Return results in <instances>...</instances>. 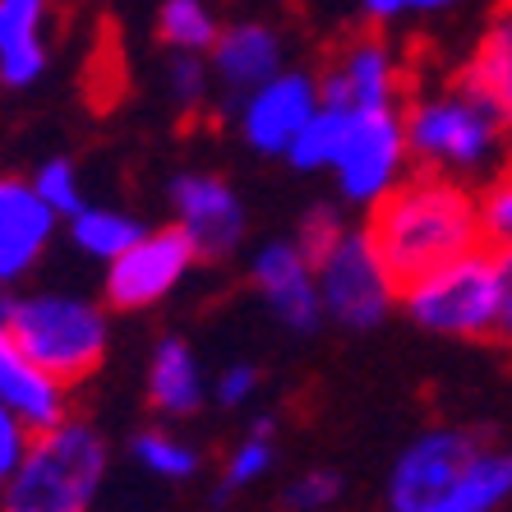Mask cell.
Instances as JSON below:
<instances>
[{
	"label": "cell",
	"instance_id": "1",
	"mask_svg": "<svg viewBox=\"0 0 512 512\" xmlns=\"http://www.w3.org/2000/svg\"><path fill=\"white\" fill-rule=\"evenodd\" d=\"M365 231H370L374 250H379L383 268H388L397 296H402L406 286L420 282L425 273L480 250L476 194L457 176L416 167L374 203Z\"/></svg>",
	"mask_w": 512,
	"mask_h": 512
},
{
	"label": "cell",
	"instance_id": "2",
	"mask_svg": "<svg viewBox=\"0 0 512 512\" xmlns=\"http://www.w3.org/2000/svg\"><path fill=\"white\" fill-rule=\"evenodd\" d=\"M402 130H406V153H411L416 167L443 171V176H457V180L466 171L489 167L494 148L503 139H512L508 120L489 107L476 88H466L453 74H448L443 93L406 102Z\"/></svg>",
	"mask_w": 512,
	"mask_h": 512
},
{
	"label": "cell",
	"instance_id": "3",
	"mask_svg": "<svg viewBox=\"0 0 512 512\" xmlns=\"http://www.w3.org/2000/svg\"><path fill=\"white\" fill-rule=\"evenodd\" d=\"M0 328L60 388L93 379L102 356H107V319H102L97 305L74 296L5 300L0 305Z\"/></svg>",
	"mask_w": 512,
	"mask_h": 512
},
{
	"label": "cell",
	"instance_id": "4",
	"mask_svg": "<svg viewBox=\"0 0 512 512\" xmlns=\"http://www.w3.org/2000/svg\"><path fill=\"white\" fill-rule=\"evenodd\" d=\"M102 439L79 420L33 434L24 462L5 480L0 512H88L102 480Z\"/></svg>",
	"mask_w": 512,
	"mask_h": 512
},
{
	"label": "cell",
	"instance_id": "5",
	"mask_svg": "<svg viewBox=\"0 0 512 512\" xmlns=\"http://www.w3.org/2000/svg\"><path fill=\"white\" fill-rule=\"evenodd\" d=\"M319 102L337 111H402L420 93L411 60H397L379 28H351L323 47Z\"/></svg>",
	"mask_w": 512,
	"mask_h": 512
},
{
	"label": "cell",
	"instance_id": "6",
	"mask_svg": "<svg viewBox=\"0 0 512 512\" xmlns=\"http://www.w3.org/2000/svg\"><path fill=\"white\" fill-rule=\"evenodd\" d=\"M406 314L429 328V333L443 337H476L489 342L494 333V310H499V296H494V259L489 250L462 254V259L443 263L434 273H425L420 282H411L402 291Z\"/></svg>",
	"mask_w": 512,
	"mask_h": 512
},
{
	"label": "cell",
	"instance_id": "7",
	"mask_svg": "<svg viewBox=\"0 0 512 512\" xmlns=\"http://www.w3.org/2000/svg\"><path fill=\"white\" fill-rule=\"evenodd\" d=\"M314 282H319L323 310L346 328H374L388 314L397 286L374 250L370 231H337L328 245L310 259Z\"/></svg>",
	"mask_w": 512,
	"mask_h": 512
},
{
	"label": "cell",
	"instance_id": "8",
	"mask_svg": "<svg viewBox=\"0 0 512 512\" xmlns=\"http://www.w3.org/2000/svg\"><path fill=\"white\" fill-rule=\"evenodd\" d=\"M489 448L471 429H434L420 443H411L402 462L393 466L388 508L393 512H439V503L453 494V485L485 457Z\"/></svg>",
	"mask_w": 512,
	"mask_h": 512
},
{
	"label": "cell",
	"instance_id": "9",
	"mask_svg": "<svg viewBox=\"0 0 512 512\" xmlns=\"http://www.w3.org/2000/svg\"><path fill=\"white\" fill-rule=\"evenodd\" d=\"M194 259H199V254H194L190 236L180 227L143 231L120 259H111V273H107L111 310H143V305H157V300L185 277V268H190Z\"/></svg>",
	"mask_w": 512,
	"mask_h": 512
},
{
	"label": "cell",
	"instance_id": "10",
	"mask_svg": "<svg viewBox=\"0 0 512 512\" xmlns=\"http://www.w3.org/2000/svg\"><path fill=\"white\" fill-rule=\"evenodd\" d=\"M406 162V130L402 111H356L351 134L337 157L342 194L356 203H379L397 185V171Z\"/></svg>",
	"mask_w": 512,
	"mask_h": 512
},
{
	"label": "cell",
	"instance_id": "11",
	"mask_svg": "<svg viewBox=\"0 0 512 512\" xmlns=\"http://www.w3.org/2000/svg\"><path fill=\"white\" fill-rule=\"evenodd\" d=\"M171 203H176L180 231L190 236L199 259H222L240 245L245 236V208L231 194L227 180L217 176H180L171 185Z\"/></svg>",
	"mask_w": 512,
	"mask_h": 512
},
{
	"label": "cell",
	"instance_id": "12",
	"mask_svg": "<svg viewBox=\"0 0 512 512\" xmlns=\"http://www.w3.org/2000/svg\"><path fill=\"white\" fill-rule=\"evenodd\" d=\"M319 107V84L310 74H273L245 102V139L259 153H286Z\"/></svg>",
	"mask_w": 512,
	"mask_h": 512
},
{
	"label": "cell",
	"instance_id": "13",
	"mask_svg": "<svg viewBox=\"0 0 512 512\" xmlns=\"http://www.w3.org/2000/svg\"><path fill=\"white\" fill-rule=\"evenodd\" d=\"M254 286L268 296V305L277 310V319H282L286 328L314 333V323H319V314H323V300H319L314 268L300 245H268V250L254 259Z\"/></svg>",
	"mask_w": 512,
	"mask_h": 512
},
{
	"label": "cell",
	"instance_id": "14",
	"mask_svg": "<svg viewBox=\"0 0 512 512\" xmlns=\"http://www.w3.org/2000/svg\"><path fill=\"white\" fill-rule=\"evenodd\" d=\"M56 213L24 180H0V282L24 277L47 250Z\"/></svg>",
	"mask_w": 512,
	"mask_h": 512
},
{
	"label": "cell",
	"instance_id": "15",
	"mask_svg": "<svg viewBox=\"0 0 512 512\" xmlns=\"http://www.w3.org/2000/svg\"><path fill=\"white\" fill-rule=\"evenodd\" d=\"M0 406H10L33 434L65 425V388L37 370L5 328H0Z\"/></svg>",
	"mask_w": 512,
	"mask_h": 512
},
{
	"label": "cell",
	"instance_id": "16",
	"mask_svg": "<svg viewBox=\"0 0 512 512\" xmlns=\"http://www.w3.org/2000/svg\"><path fill=\"white\" fill-rule=\"evenodd\" d=\"M453 79H462L466 88H476L512 130V0H499L489 10V24L480 33L476 51H471V60H466L462 70H453Z\"/></svg>",
	"mask_w": 512,
	"mask_h": 512
},
{
	"label": "cell",
	"instance_id": "17",
	"mask_svg": "<svg viewBox=\"0 0 512 512\" xmlns=\"http://www.w3.org/2000/svg\"><path fill=\"white\" fill-rule=\"evenodd\" d=\"M277 65H282V42L268 24H236L213 42V70L231 93L263 88L277 74Z\"/></svg>",
	"mask_w": 512,
	"mask_h": 512
},
{
	"label": "cell",
	"instance_id": "18",
	"mask_svg": "<svg viewBox=\"0 0 512 512\" xmlns=\"http://www.w3.org/2000/svg\"><path fill=\"white\" fill-rule=\"evenodd\" d=\"M42 19L47 0H0V79L10 88L33 84L47 65Z\"/></svg>",
	"mask_w": 512,
	"mask_h": 512
},
{
	"label": "cell",
	"instance_id": "19",
	"mask_svg": "<svg viewBox=\"0 0 512 512\" xmlns=\"http://www.w3.org/2000/svg\"><path fill=\"white\" fill-rule=\"evenodd\" d=\"M199 365H194L190 346L167 337V342L157 346L153 356V374H148V397H153L157 411H167V416H190L194 406H199Z\"/></svg>",
	"mask_w": 512,
	"mask_h": 512
},
{
	"label": "cell",
	"instance_id": "20",
	"mask_svg": "<svg viewBox=\"0 0 512 512\" xmlns=\"http://www.w3.org/2000/svg\"><path fill=\"white\" fill-rule=\"evenodd\" d=\"M508 494H512V453H485L453 485V494L439 503V512H494Z\"/></svg>",
	"mask_w": 512,
	"mask_h": 512
},
{
	"label": "cell",
	"instance_id": "21",
	"mask_svg": "<svg viewBox=\"0 0 512 512\" xmlns=\"http://www.w3.org/2000/svg\"><path fill=\"white\" fill-rule=\"evenodd\" d=\"M351 120H356V111H337V107H319L310 116V125L296 134V143L286 148L291 153V162L305 171L314 167H337V157H342V143L346 134H351Z\"/></svg>",
	"mask_w": 512,
	"mask_h": 512
},
{
	"label": "cell",
	"instance_id": "22",
	"mask_svg": "<svg viewBox=\"0 0 512 512\" xmlns=\"http://www.w3.org/2000/svg\"><path fill=\"white\" fill-rule=\"evenodd\" d=\"M139 222L125 213H102V208H84L74 217V245L93 259H120L139 240Z\"/></svg>",
	"mask_w": 512,
	"mask_h": 512
},
{
	"label": "cell",
	"instance_id": "23",
	"mask_svg": "<svg viewBox=\"0 0 512 512\" xmlns=\"http://www.w3.org/2000/svg\"><path fill=\"white\" fill-rule=\"evenodd\" d=\"M157 37L176 51H203L217 42V24L213 14L203 10V0H167L162 14H157Z\"/></svg>",
	"mask_w": 512,
	"mask_h": 512
},
{
	"label": "cell",
	"instance_id": "24",
	"mask_svg": "<svg viewBox=\"0 0 512 512\" xmlns=\"http://www.w3.org/2000/svg\"><path fill=\"white\" fill-rule=\"evenodd\" d=\"M476 213H480V245L485 250L512 245V162H503L499 176L476 194Z\"/></svg>",
	"mask_w": 512,
	"mask_h": 512
},
{
	"label": "cell",
	"instance_id": "25",
	"mask_svg": "<svg viewBox=\"0 0 512 512\" xmlns=\"http://www.w3.org/2000/svg\"><path fill=\"white\" fill-rule=\"evenodd\" d=\"M134 457H139L148 471H157V476H167V480H185L194 466H199V457H194L180 439L162 434V429L139 434V439H134Z\"/></svg>",
	"mask_w": 512,
	"mask_h": 512
},
{
	"label": "cell",
	"instance_id": "26",
	"mask_svg": "<svg viewBox=\"0 0 512 512\" xmlns=\"http://www.w3.org/2000/svg\"><path fill=\"white\" fill-rule=\"evenodd\" d=\"M33 190L42 194V203H47L56 217H79L84 213V194H79V176H74L70 162H47V167L37 171Z\"/></svg>",
	"mask_w": 512,
	"mask_h": 512
},
{
	"label": "cell",
	"instance_id": "27",
	"mask_svg": "<svg viewBox=\"0 0 512 512\" xmlns=\"http://www.w3.org/2000/svg\"><path fill=\"white\" fill-rule=\"evenodd\" d=\"M273 420H259V425L250 429V439L236 448V457H231L227 466V485H250V480H259L263 471H268V462H273Z\"/></svg>",
	"mask_w": 512,
	"mask_h": 512
},
{
	"label": "cell",
	"instance_id": "28",
	"mask_svg": "<svg viewBox=\"0 0 512 512\" xmlns=\"http://www.w3.org/2000/svg\"><path fill=\"white\" fill-rule=\"evenodd\" d=\"M494 259V296H499V310H494V333L489 342H499L512 351V245L503 250H489Z\"/></svg>",
	"mask_w": 512,
	"mask_h": 512
},
{
	"label": "cell",
	"instance_id": "29",
	"mask_svg": "<svg viewBox=\"0 0 512 512\" xmlns=\"http://www.w3.org/2000/svg\"><path fill=\"white\" fill-rule=\"evenodd\" d=\"M28 443H33V429L14 416L10 406H0V480H10L14 471H19Z\"/></svg>",
	"mask_w": 512,
	"mask_h": 512
},
{
	"label": "cell",
	"instance_id": "30",
	"mask_svg": "<svg viewBox=\"0 0 512 512\" xmlns=\"http://www.w3.org/2000/svg\"><path fill=\"white\" fill-rule=\"evenodd\" d=\"M337 489H342V480H337V476L314 471V476L296 480V489L286 494V503H291V508H300V512H319V508H328V503L337 499Z\"/></svg>",
	"mask_w": 512,
	"mask_h": 512
},
{
	"label": "cell",
	"instance_id": "31",
	"mask_svg": "<svg viewBox=\"0 0 512 512\" xmlns=\"http://www.w3.org/2000/svg\"><path fill=\"white\" fill-rule=\"evenodd\" d=\"M171 93H176V102L185 111L199 107V97H203V65L194 56H176V60H171Z\"/></svg>",
	"mask_w": 512,
	"mask_h": 512
},
{
	"label": "cell",
	"instance_id": "32",
	"mask_svg": "<svg viewBox=\"0 0 512 512\" xmlns=\"http://www.w3.org/2000/svg\"><path fill=\"white\" fill-rule=\"evenodd\" d=\"M254 383H259V370H250V365H236V370L222 374V383H217V397L227 406H240L245 397L254 393Z\"/></svg>",
	"mask_w": 512,
	"mask_h": 512
},
{
	"label": "cell",
	"instance_id": "33",
	"mask_svg": "<svg viewBox=\"0 0 512 512\" xmlns=\"http://www.w3.org/2000/svg\"><path fill=\"white\" fill-rule=\"evenodd\" d=\"M443 5H453V0H365V14L374 24H383V19H393L402 10H443Z\"/></svg>",
	"mask_w": 512,
	"mask_h": 512
},
{
	"label": "cell",
	"instance_id": "34",
	"mask_svg": "<svg viewBox=\"0 0 512 512\" xmlns=\"http://www.w3.org/2000/svg\"><path fill=\"white\" fill-rule=\"evenodd\" d=\"M508 162H512V153H508Z\"/></svg>",
	"mask_w": 512,
	"mask_h": 512
}]
</instances>
